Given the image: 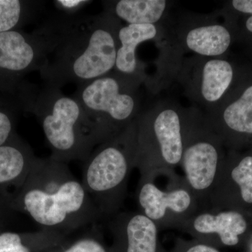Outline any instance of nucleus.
I'll return each instance as SVG.
<instances>
[{
    "mask_svg": "<svg viewBox=\"0 0 252 252\" xmlns=\"http://www.w3.org/2000/svg\"><path fill=\"white\" fill-rule=\"evenodd\" d=\"M137 132L135 120L117 137L99 144L84 162L81 184L101 214L107 212L109 197L126 180Z\"/></svg>",
    "mask_w": 252,
    "mask_h": 252,
    "instance_id": "obj_5",
    "label": "nucleus"
},
{
    "mask_svg": "<svg viewBox=\"0 0 252 252\" xmlns=\"http://www.w3.org/2000/svg\"><path fill=\"white\" fill-rule=\"evenodd\" d=\"M29 109L37 118L51 151L50 158L85 162L96 144L80 104L61 89L44 84L30 93Z\"/></svg>",
    "mask_w": 252,
    "mask_h": 252,
    "instance_id": "obj_3",
    "label": "nucleus"
},
{
    "mask_svg": "<svg viewBox=\"0 0 252 252\" xmlns=\"http://www.w3.org/2000/svg\"><path fill=\"white\" fill-rule=\"evenodd\" d=\"M5 144L0 146V185L23 184L37 158L31 149Z\"/></svg>",
    "mask_w": 252,
    "mask_h": 252,
    "instance_id": "obj_15",
    "label": "nucleus"
},
{
    "mask_svg": "<svg viewBox=\"0 0 252 252\" xmlns=\"http://www.w3.org/2000/svg\"><path fill=\"white\" fill-rule=\"evenodd\" d=\"M187 252H220L211 247L207 245H199L189 249Z\"/></svg>",
    "mask_w": 252,
    "mask_h": 252,
    "instance_id": "obj_23",
    "label": "nucleus"
},
{
    "mask_svg": "<svg viewBox=\"0 0 252 252\" xmlns=\"http://www.w3.org/2000/svg\"><path fill=\"white\" fill-rule=\"evenodd\" d=\"M157 25L122 26L119 31V48L113 72L142 84L147 80L144 64L137 57V49L144 41L157 39Z\"/></svg>",
    "mask_w": 252,
    "mask_h": 252,
    "instance_id": "obj_9",
    "label": "nucleus"
},
{
    "mask_svg": "<svg viewBox=\"0 0 252 252\" xmlns=\"http://www.w3.org/2000/svg\"><path fill=\"white\" fill-rule=\"evenodd\" d=\"M23 5L18 0H0V32L12 31L20 23Z\"/></svg>",
    "mask_w": 252,
    "mask_h": 252,
    "instance_id": "obj_19",
    "label": "nucleus"
},
{
    "mask_svg": "<svg viewBox=\"0 0 252 252\" xmlns=\"http://www.w3.org/2000/svg\"><path fill=\"white\" fill-rule=\"evenodd\" d=\"M91 2L92 1L85 0H58L54 1V4L60 12L64 14L74 15L79 14V11Z\"/></svg>",
    "mask_w": 252,
    "mask_h": 252,
    "instance_id": "obj_20",
    "label": "nucleus"
},
{
    "mask_svg": "<svg viewBox=\"0 0 252 252\" xmlns=\"http://www.w3.org/2000/svg\"><path fill=\"white\" fill-rule=\"evenodd\" d=\"M230 5L235 11L252 16V0H233Z\"/></svg>",
    "mask_w": 252,
    "mask_h": 252,
    "instance_id": "obj_22",
    "label": "nucleus"
},
{
    "mask_svg": "<svg viewBox=\"0 0 252 252\" xmlns=\"http://www.w3.org/2000/svg\"><path fill=\"white\" fill-rule=\"evenodd\" d=\"M12 131V122L6 113L0 112V146L3 145L9 139Z\"/></svg>",
    "mask_w": 252,
    "mask_h": 252,
    "instance_id": "obj_21",
    "label": "nucleus"
},
{
    "mask_svg": "<svg viewBox=\"0 0 252 252\" xmlns=\"http://www.w3.org/2000/svg\"><path fill=\"white\" fill-rule=\"evenodd\" d=\"M147 110L141 118L150 123L162 158L167 163H178L184 152L182 117L185 109L172 101L160 100Z\"/></svg>",
    "mask_w": 252,
    "mask_h": 252,
    "instance_id": "obj_8",
    "label": "nucleus"
},
{
    "mask_svg": "<svg viewBox=\"0 0 252 252\" xmlns=\"http://www.w3.org/2000/svg\"><path fill=\"white\" fill-rule=\"evenodd\" d=\"M231 177L240 187L243 200L252 203V157L244 158L233 169Z\"/></svg>",
    "mask_w": 252,
    "mask_h": 252,
    "instance_id": "obj_18",
    "label": "nucleus"
},
{
    "mask_svg": "<svg viewBox=\"0 0 252 252\" xmlns=\"http://www.w3.org/2000/svg\"><path fill=\"white\" fill-rule=\"evenodd\" d=\"M104 11L128 25H156L165 16V0H119L102 1Z\"/></svg>",
    "mask_w": 252,
    "mask_h": 252,
    "instance_id": "obj_12",
    "label": "nucleus"
},
{
    "mask_svg": "<svg viewBox=\"0 0 252 252\" xmlns=\"http://www.w3.org/2000/svg\"><path fill=\"white\" fill-rule=\"evenodd\" d=\"M18 206L41 228L68 235L95 225L102 214L67 163L37 158L23 184Z\"/></svg>",
    "mask_w": 252,
    "mask_h": 252,
    "instance_id": "obj_2",
    "label": "nucleus"
},
{
    "mask_svg": "<svg viewBox=\"0 0 252 252\" xmlns=\"http://www.w3.org/2000/svg\"><path fill=\"white\" fill-rule=\"evenodd\" d=\"M53 44L39 69L44 84L80 86L113 72L122 24L104 11L94 15L60 12L47 19Z\"/></svg>",
    "mask_w": 252,
    "mask_h": 252,
    "instance_id": "obj_1",
    "label": "nucleus"
},
{
    "mask_svg": "<svg viewBox=\"0 0 252 252\" xmlns=\"http://www.w3.org/2000/svg\"><path fill=\"white\" fill-rule=\"evenodd\" d=\"M183 156L190 185L197 190L208 188L217 171L219 154L216 147L205 141L195 142L186 149Z\"/></svg>",
    "mask_w": 252,
    "mask_h": 252,
    "instance_id": "obj_11",
    "label": "nucleus"
},
{
    "mask_svg": "<svg viewBox=\"0 0 252 252\" xmlns=\"http://www.w3.org/2000/svg\"><path fill=\"white\" fill-rule=\"evenodd\" d=\"M124 252H157V227L152 220L142 215L127 220Z\"/></svg>",
    "mask_w": 252,
    "mask_h": 252,
    "instance_id": "obj_16",
    "label": "nucleus"
},
{
    "mask_svg": "<svg viewBox=\"0 0 252 252\" xmlns=\"http://www.w3.org/2000/svg\"><path fill=\"white\" fill-rule=\"evenodd\" d=\"M44 252H111L93 228L75 240H66L61 245Z\"/></svg>",
    "mask_w": 252,
    "mask_h": 252,
    "instance_id": "obj_17",
    "label": "nucleus"
},
{
    "mask_svg": "<svg viewBox=\"0 0 252 252\" xmlns=\"http://www.w3.org/2000/svg\"><path fill=\"white\" fill-rule=\"evenodd\" d=\"M168 73L182 86L186 95L207 112L223 98L235 76L229 61L196 55L179 59Z\"/></svg>",
    "mask_w": 252,
    "mask_h": 252,
    "instance_id": "obj_6",
    "label": "nucleus"
},
{
    "mask_svg": "<svg viewBox=\"0 0 252 252\" xmlns=\"http://www.w3.org/2000/svg\"><path fill=\"white\" fill-rule=\"evenodd\" d=\"M174 51H189L203 57H220L231 44V33L215 18L205 15L189 14L177 23L174 36Z\"/></svg>",
    "mask_w": 252,
    "mask_h": 252,
    "instance_id": "obj_7",
    "label": "nucleus"
},
{
    "mask_svg": "<svg viewBox=\"0 0 252 252\" xmlns=\"http://www.w3.org/2000/svg\"><path fill=\"white\" fill-rule=\"evenodd\" d=\"M141 85L112 72L77 86L72 97L84 111L96 146L117 137L135 121Z\"/></svg>",
    "mask_w": 252,
    "mask_h": 252,
    "instance_id": "obj_4",
    "label": "nucleus"
},
{
    "mask_svg": "<svg viewBox=\"0 0 252 252\" xmlns=\"http://www.w3.org/2000/svg\"><path fill=\"white\" fill-rule=\"evenodd\" d=\"M139 201L146 217L157 220L165 215L167 208L175 212H183L190 203L189 193L184 190L164 193L150 183L145 184L139 194Z\"/></svg>",
    "mask_w": 252,
    "mask_h": 252,
    "instance_id": "obj_13",
    "label": "nucleus"
},
{
    "mask_svg": "<svg viewBox=\"0 0 252 252\" xmlns=\"http://www.w3.org/2000/svg\"><path fill=\"white\" fill-rule=\"evenodd\" d=\"M245 28L248 32L252 34V16H249L245 21Z\"/></svg>",
    "mask_w": 252,
    "mask_h": 252,
    "instance_id": "obj_24",
    "label": "nucleus"
},
{
    "mask_svg": "<svg viewBox=\"0 0 252 252\" xmlns=\"http://www.w3.org/2000/svg\"><path fill=\"white\" fill-rule=\"evenodd\" d=\"M233 96L225 94L213 109L209 111L212 119L221 121L230 130L252 134V84H248Z\"/></svg>",
    "mask_w": 252,
    "mask_h": 252,
    "instance_id": "obj_10",
    "label": "nucleus"
},
{
    "mask_svg": "<svg viewBox=\"0 0 252 252\" xmlns=\"http://www.w3.org/2000/svg\"><path fill=\"white\" fill-rule=\"evenodd\" d=\"M194 228L199 233H218L224 245L234 246L238 243V235L246 230L247 222L238 212H222L217 216L205 214L195 220Z\"/></svg>",
    "mask_w": 252,
    "mask_h": 252,
    "instance_id": "obj_14",
    "label": "nucleus"
}]
</instances>
